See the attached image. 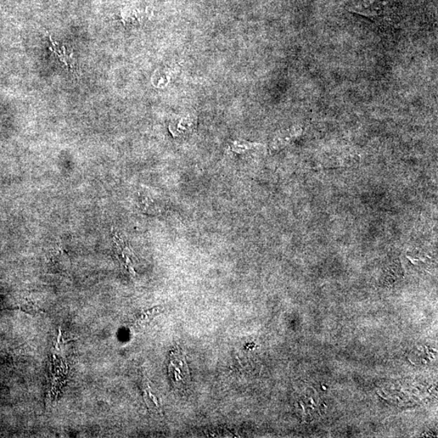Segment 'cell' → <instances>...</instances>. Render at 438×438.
<instances>
[{"label":"cell","mask_w":438,"mask_h":438,"mask_svg":"<svg viewBox=\"0 0 438 438\" xmlns=\"http://www.w3.org/2000/svg\"><path fill=\"white\" fill-rule=\"evenodd\" d=\"M162 310V308L156 307L152 308V310L145 312L140 315V317L137 319V325H143L148 323L151 319H152L157 314H159Z\"/></svg>","instance_id":"obj_5"},{"label":"cell","mask_w":438,"mask_h":438,"mask_svg":"<svg viewBox=\"0 0 438 438\" xmlns=\"http://www.w3.org/2000/svg\"><path fill=\"white\" fill-rule=\"evenodd\" d=\"M255 144L249 143L247 142H235L232 145V150L235 153L242 154L254 147Z\"/></svg>","instance_id":"obj_6"},{"label":"cell","mask_w":438,"mask_h":438,"mask_svg":"<svg viewBox=\"0 0 438 438\" xmlns=\"http://www.w3.org/2000/svg\"><path fill=\"white\" fill-rule=\"evenodd\" d=\"M195 127V121L193 119L179 120L177 123H173L170 127V130L173 136L181 137L189 134L193 131Z\"/></svg>","instance_id":"obj_3"},{"label":"cell","mask_w":438,"mask_h":438,"mask_svg":"<svg viewBox=\"0 0 438 438\" xmlns=\"http://www.w3.org/2000/svg\"><path fill=\"white\" fill-rule=\"evenodd\" d=\"M111 234L118 258H119L122 265L125 266L128 272L133 276H136V271L134 269V260L136 257H135L130 245L128 243L127 240L113 228L111 229Z\"/></svg>","instance_id":"obj_2"},{"label":"cell","mask_w":438,"mask_h":438,"mask_svg":"<svg viewBox=\"0 0 438 438\" xmlns=\"http://www.w3.org/2000/svg\"><path fill=\"white\" fill-rule=\"evenodd\" d=\"M144 400L150 412L162 414L161 404L158 398L151 391L150 386H148V390L144 392Z\"/></svg>","instance_id":"obj_4"},{"label":"cell","mask_w":438,"mask_h":438,"mask_svg":"<svg viewBox=\"0 0 438 438\" xmlns=\"http://www.w3.org/2000/svg\"><path fill=\"white\" fill-rule=\"evenodd\" d=\"M168 374L174 386L177 388L186 386L190 381V374L186 358L181 349L173 350L171 353Z\"/></svg>","instance_id":"obj_1"}]
</instances>
